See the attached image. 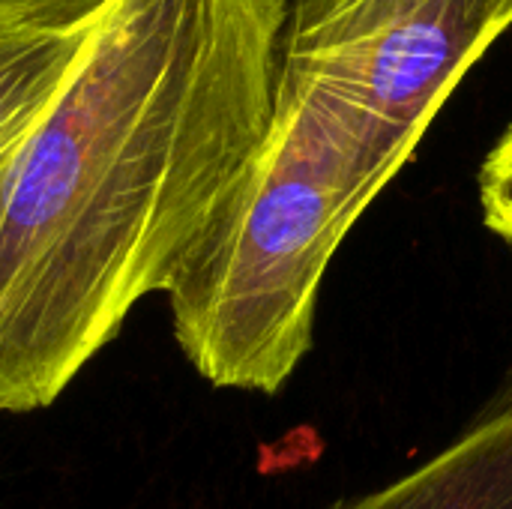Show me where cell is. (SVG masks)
<instances>
[{
	"label": "cell",
	"instance_id": "2",
	"mask_svg": "<svg viewBox=\"0 0 512 509\" xmlns=\"http://www.w3.org/2000/svg\"><path fill=\"white\" fill-rule=\"evenodd\" d=\"M408 156L276 81L267 144L168 291L174 336L213 387L279 393L315 339L327 267Z\"/></svg>",
	"mask_w": 512,
	"mask_h": 509
},
{
	"label": "cell",
	"instance_id": "7",
	"mask_svg": "<svg viewBox=\"0 0 512 509\" xmlns=\"http://www.w3.org/2000/svg\"><path fill=\"white\" fill-rule=\"evenodd\" d=\"M105 3H111V0H0V21L66 12V9H87V6H105Z\"/></svg>",
	"mask_w": 512,
	"mask_h": 509
},
{
	"label": "cell",
	"instance_id": "1",
	"mask_svg": "<svg viewBox=\"0 0 512 509\" xmlns=\"http://www.w3.org/2000/svg\"><path fill=\"white\" fill-rule=\"evenodd\" d=\"M279 0H111L0 165V414L48 408L171 291L273 123Z\"/></svg>",
	"mask_w": 512,
	"mask_h": 509
},
{
	"label": "cell",
	"instance_id": "3",
	"mask_svg": "<svg viewBox=\"0 0 512 509\" xmlns=\"http://www.w3.org/2000/svg\"><path fill=\"white\" fill-rule=\"evenodd\" d=\"M279 84L414 156L471 66L512 24V0H279Z\"/></svg>",
	"mask_w": 512,
	"mask_h": 509
},
{
	"label": "cell",
	"instance_id": "5",
	"mask_svg": "<svg viewBox=\"0 0 512 509\" xmlns=\"http://www.w3.org/2000/svg\"><path fill=\"white\" fill-rule=\"evenodd\" d=\"M105 9L108 3L0 21V165L54 108Z\"/></svg>",
	"mask_w": 512,
	"mask_h": 509
},
{
	"label": "cell",
	"instance_id": "4",
	"mask_svg": "<svg viewBox=\"0 0 512 509\" xmlns=\"http://www.w3.org/2000/svg\"><path fill=\"white\" fill-rule=\"evenodd\" d=\"M330 509H512V360L447 447L393 483Z\"/></svg>",
	"mask_w": 512,
	"mask_h": 509
},
{
	"label": "cell",
	"instance_id": "6",
	"mask_svg": "<svg viewBox=\"0 0 512 509\" xmlns=\"http://www.w3.org/2000/svg\"><path fill=\"white\" fill-rule=\"evenodd\" d=\"M477 189L486 228L512 249V123L486 153Z\"/></svg>",
	"mask_w": 512,
	"mask_h": 509
}]
</instances>
